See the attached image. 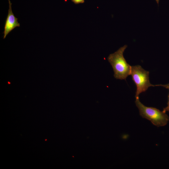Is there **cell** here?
<instances>
[{
	"instance_id": "1",
	"label": "cell",
	"mask_w": 169,
	"mask_h": 169,
	"mask_svg": "<svg viewBox=\"0 0 169 169\" xmlns=\"http://www.w3.org/2000/svg\"><path fill=\"white\" fill-rule=\"evenodd\" d=\"M127 47L125 45L117 51L109 55L107 58L113 68L114 77L117 79L125 80L131 75V66L128 64L123 56V53Z\"/></svg>"
},
{
	"instance_id": "5",
	"label": "cell",
	"mask_w": 169,
	"mask_h": 169,
	"mask_svg": "<svg viewBox=\"0 0 169 169\" xmlns=\"http://www.w3.org/2000/svg\"><path fill=\"white\" fill-rule=\"evenodd\" d=\"M155 86H161L165 87L169 90V84H156ZM168 101L167 103V106L166 107L163 109V111L166 113V111H168L169 112V94L168 95Z\"/></svg>"
},
{
	"instance_id": "7",
	"label": "cell",
	"mask_w": 169,
	"mask_h": 169,
	"mask_svg": "<svg viewBox=\"0 0 169 169\" xmlns=\"http://www.w3.org/2000/svg\"><path fill=\"white\" fill-rule=\"evenodd\" d=\"M157 4H158L159 0H156Z\"/></svg>"
},
{
	"instance_id": "3",
	"label": "cell",
	"mask_w": 169,
	"mask_h": 169,
	"mask_svg": "<svg viewBox=\"0 0 169 169\" xmlns=\"http://www.w3.org/2000/svg\"><path fill=\"white\" fill-rule=\"evenodd\" d=\"M149 72L147 71L140 65L131 66V75L133 80L136 86V98H138L140 94L146 91L151 86L154 87L150 83Z\"/></svg>"
},
{
	"instance_id": "2",
	"label": "cell",
	"mask_w": 169,
	"mask_h": 169,
	"mask_svg": "<svg viewBox=\"0 0 169 169\" xmlns=\"http://www.w3.org/2000/svg\"><path fill=\"white\" fill-rule=\"evenodd\" d=\"M135 102L140 115L157 127L165 126L169 121V117L166 113L155 108L145 106L140 102L139 98H136Z\"/></svg>"
},
{
	"instance_id": "6",
	"label": "cell",
	"mask_w": 169,
	"mask_h": 169,
	"mask_svg": "<svg viewBox=\"0 0 169 169\" xmlns=\"http://www.w3.org/2000/svg\"><path fill=\"white\" fill-rule=\"evenodd\" d=\"M71 1L75 4L84 3V0H71Z\"/></svg>"
},
{
	"instance_id": "4",
	"label": "cell",
	"mask_w": 169,
	"mask_h": 169,
	"mask_svg": "<svg viewBox=\"0 0 169 169\" xmlns=\"http://www.w3.org/2000/svg\"><path fill=\"white\" fill-rule=\"evenodd\" d=\"M8 0L9 9L4 27V39H5L7 35L15 28L20 26V23L18 21V19L14 16L13 12L11 6L12 3L10 0Z\"/></svg>"
}]
</instances>
